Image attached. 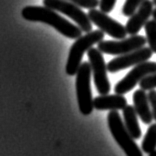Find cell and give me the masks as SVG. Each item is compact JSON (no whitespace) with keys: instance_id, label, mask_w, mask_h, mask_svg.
<instances>
[{"instance_id":"cell-2","label":"cell","mask_w":156,"mask_h":156,"mask_svg":"<svg viewBox=\"0 0 156 156\" xmlns=\"http://www.w3.org/2000/svg\"><path fill=\"white\" fill-rule=\"evenodd\" d=\"M105 33L101 30H94L81 36L74 42L69 50L68 59L66 63V73L70 76L76 75V73L81 65V60L84 53L88 51L94 44H98L103 40Z\"/></svg>"},{"instance_id":"cell-1","label":"cell","mask_w":156,"mask_h":156,"mask_svg":"<svg viewBox=\"0 0 156 156\" xmlns=\"http://www.w3.org/2000/svg\"><path fill=\"white\" fill-rule=\"evenodd\" d=\"M21 15L28 21L48 24L67 38L78 39L81 37L82 30L79 26L60 16L55 12V10L45 6H26L21 11Z\"/></svg>"},{"instance_id":"cell-10","label":"cell","mask_w":156,"mask_h":156,"mask_svg":"<svg viewBox=\"0 0 156 156\" xmlns=\"http://www.w3.org/2000/svg\"><path fill=\"white\" fill-rule=\"evenodd\" d=\"M152 53L153 51L149 47H142L127 54L117 56L108 62L107 70L111 73H116L131 66H136L150 59L152 57Z\"/></svg>"},{"instance_id":"cell-13","label":"cell","mask_w":156,"mask_h":156,"mask_svg":"<svg viewBox=\"0 0 156 156\" xmlns=\"http://www.w3.org/2000/svg\"><path fill=\"white\" fill-rule=\"evenodd\" d=\"M134 109L137 115L140 117L142 122L145 124H151L153 120V115L150 109V103L148 100V94L145 93V90L138 89L133 93Z\"/></svg>"},{"instance_id":"cell-12","label":"cell","mask_w":156,"mask_h":156,"mask_svg":"<svg viewBox=\"0 0 156 156\" xmlns=\"http://www.w3.org/2000/svg\"><path fill=\"white\" fill-rule=\"evenodd\" d=\"M94 109L97 110H123L127 106V100L123 95H100L93 99Z\"/></svg>"},{"instance_id":"cell-23","label":"cell","mask_w":156,"mask_h":156,"mask_svg":"<svg viewBox=\"0 0 156 156\" xmlns=\"http://www.w3.org/2000/svg\"><path fill=\"white\" fill-rule=\"evenodd\" d=\"M149 156H156V150H154L153 152H151V153H149Z\"/></svg>"},{"instance_id":"cell-19","label":"cell","mask_w":156,"mask_h":156,"mask_svg":"<svg viewBox=\"0 0 156 156\" xmlns=\"http://www.w3.org/2000/svg\"><path fill=\"white\" fill-rule=\"evenodd\" d=\"M67 1L74 3L80 8H87L89 10L95 9L100 3V0H67Z\"/></svg>"},{"instance_id":"cell-14","label":"cell","mask_w":156,"mask_h":156,"mask_svg":"<svg viewBox=\"0 0 156 156\" xmlns=\"http://www.w3.org/2000/svg\"><path fill=\"white\" fill-rule=\"evenodd\" d=\"M123 118L127 130L132 136L133 139H139L141 137V129L138 123L137 113L134 109V106L127 105L123 109Z\"/></svg>"},{"instance_id":"cell-20","label":"cell","mask_w":156,"mask_h":156,"mask_svg":"<svg viewBox=\"0 0 156 156\" xmlns=\"http://www.w3.org/2000/svg\"><path fill=\"white\" fill-rule=\"evenodd\" d=\"M116 1L117 0H100V3H99L100 10L105 13L111 12L116 5Z\"/></svg>"},{"instance_id":"cell-15","label":"cell","mask_w":156,"mask_h":156,"mask_svg":"<svg viewBox=\"0 0 156 156\" xmlns=\"http://www.w3.org/2000/svg\"><path fill=\"white\" fill-rule=\"evenodd\" d=\"M141 147L145 153H151L156 150V123L150 125L147 129Z\"/></svg>"},{"instance_id":"cell-22","label":"cell","mask_w":156,"mask_h":156,"mask_svg":"<svg viewBox=\"0 0 156 156\" xmlns=\"http://www.w3.org/2000/svg\"><path fill=\"white\" fill-rule=\"evenodd\" d=\"M152 17H153V19L156 20V8L153 9V13H152Z\"/></svg>"},{"instance_id":"cell-5","label":"cell","mask_w":156,"mask_h":156,"mask_svg":"<svg viewBox=\"0 0 156 156\" xmlns=\"http://www.w3.org/2000/svg\"><path fill=\"white\" fill-rule=\"evenodd\" d=\"M43 5L47 8L65 14L80 27L82 32L89 33L92 31V22L88 14L74 3L67 0H43Z\"/></svg>"},{"instance_id":"cell-6","label":"cell","mask_w":156,"mask_h":156,"mask_svg":"<svg viewBox=\"0 0 156 156\" xmlns=\"http://www.w3.org/2000/svg\"><path fill=\"white\" fill-rule=\"evenodd\" d=\"M147 40L141 35H132L122 40H102L97 44V48L105 54L120 56L135 51L145 46Z\"/></svg>"},{"instance_id":"cell-24","label":"cell","mask_w":156,"mask_h":156,"mask_svg":"<svg viewBox=\"0 0 156 156\" xmlns=\"http://www.w3.org/2000/svg\"><path fill=\"white\" fill-rule=\"evenodd\" d=\"M152 2H153V4L156 6V0H152Z\"/></svg>"},{"instance_id":"cell-16","label":"cell","mask_w":156,"mask_h":156,"mask_svg":"<svg viewBox=\"0 0 156 156\" xmlns=\"http://www.w3.org/2000/svg\"><path fill=\"white\" fill-rule=\"evenodd\" d=\"M145 33L146 40L149 45V48L154 53H156V20H148L145 24Z\"/></svg>"},{"instance_id":"cell-4","label":"cell","mask_w":156,"mask_h":156,"mask_svg":"<svg viewBox=\"0 0 156 156\" xmlns=\"http://www.w3.org/2000/svg\"><path fill=\"white\" fill-rule=\"evenodd\" d=\"M91 66L89 62H83L76 73V94L80 112L83 115H89L94 109L91 92Z\"/></svg>"},{"instance_id":"cell-8","label":"cell","mask_w":156,"mask_h":156,"mask_svg":"<svg viewBox=\"0 0 156 156\" xmlns=\"http://www.w3.org/2000/svg\"><path fill=\"white\" fill-rule=\"evenodd\" d=\"M156 73V62L145 61L136 65L134 68L122 78L115 85L114 91L116 94L123 95L132 90L141 80L150 74Z\"/></svg>"},{"instance_id":"cell-11","label":"cell","mask_w":156,"mask_h":156,"mask_svg":"<svg viewBox=\"0 0 156 156\" xmlns=\"http://www.w3.org/2000/svg\"><path fill=\"white\" fill-rule=\"evenodd\" d=\"M153 2L152 0H144L138 9L129 17L126 22L125 29L127 34L130 36L137 35L140 29L142 28L153 13Z\"/></svg>"},{"instance_id":"cell-3","label":"cell","mask_w":156,"mask_h":156,"mask_svg":"<svg viewBox=\"0 0 156 156\" xmlns=\"http://www.w3.org/2000/svg\"><path fill=\"white\" fill-rule=\"evenodd\" d=\"M107 122L111 134L127 156H143L142 151L130 135L118 112L116 110L109 112Z\"/></svg>"},{"instance_id":"cell-18","label":"cell","mask_w":156,"mask_h":156,"mask_svg":"<svg viewBox=\"0 0 156 156\" xmlns=\"http://www.w3.org/2000/svg\"><path fill=\"white\" fill-rule=\"evenodd\" d=\"M139 86L143 90H153L156 88V73L150 74V75L143 78L139 82Z\"/></svg>"},{"instance_id":"cell-7","label":"cell","mask_w":156,"mask_h":156,"mask_svg":"<svg viewBox=\"0 0 156 156\" xmlns=\"http://www.w3.org/2000/svg\"><path fill=\"white\" fill-rule=\"evenodd\" d=\"M95 87L100 95H106L110 91V83L107 76V64H105L102 52L98 48L91 47L87 51Z\"/></svg>"},{"instance_id":"cell-17","label":"cell","mask_w":156,"mask_h":156,"mask_svg":"<svg viewBox=\"0 0 156 156\" xmlns=\"http://www.w3.org/2000/svg\"><path fill=\"white\" fill-rule=\"evenodd\" d=\"M143 1L144 0H126L122 8L123 15L130 17L138 9V7L142 4Z\"/></svg>"},{"instance_id":"cell-9","label":"cell","mask_w":156,"mask_h":156,"mask_svg":"<svg viewBox=\"0 0 156 156\" xmlns=\"http://www.w3.org/2000/svg\"><path fill=\"white\" fill-rule=\"evenodd\" d=\"M88 16H89L91 22L95 24L99 28V30L103 31L109 36L115 38L117 40H121L126 37L127 32L125 26L109 17L107 13L102 12L101 10L91 9L88 12Z\"/></svg>"},{"instance_id":"cell-21","label":"cell","mask_w":156,"mask_h":156,"mask_svg":"<svg viewBox=\"0 0 156 156\" xmlns=\"http://www.w3.org/2000/svg\"><path fill=\"white\" fill-rule=\"evenodd\" d=\"M148 100L151 106L152 115H153V119L156 121V90H150L148 93Z\"/></svg>"}]
</instances>
